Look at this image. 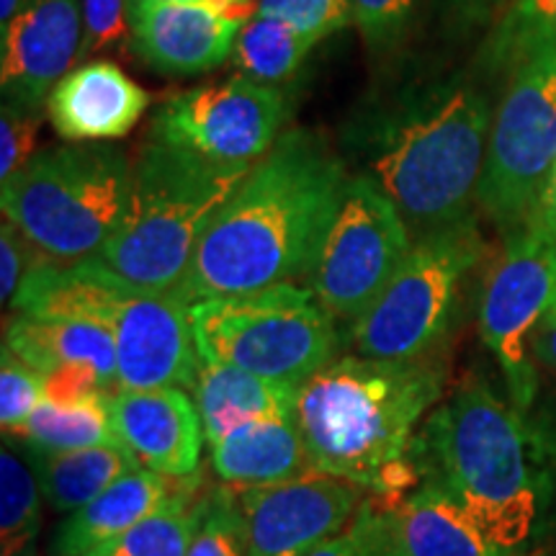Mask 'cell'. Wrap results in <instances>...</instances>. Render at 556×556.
Segmentation results:
<instances>
[{
	"label": "cell",
	"mask_w": 556,
	"mask_h": 556,
	"mask_svg": "<svg viewBox=\"0 0 556 556\" xmlns=\"http://www.w3.org/2000/svg\"><path fill=\"white\" fill-rule=\"evenodd\" d=\"M345 184L343 160L323 137L283 131L212 219L173 291L193 304L307 278Z\"/></svg>",
	"instance_id": "1"
},
{
	"label": "cell",
	"mask_w": 556,
	"mask_h": 556,
	"mask_svg": "<svg viewBox=\"0 0 556 556\" xmlns=\"http://www.w3.org/2000/svg\"><path fill=\"white\" fill-rule=\"evenodd\" d=\"M446 371L413 361L340 356L299 387L294 422L312 469L400 503L415 486V441L438 407Z\"/></svg>",
	"instance_id": "2"
},
{
	"label": "cell",
	"mask_w": 556,
	"mask_h": 556,
	"mask_svg": "<svg viewBox=\"0 0 556 556\" xmlns=\"http://www.w3.org/2000/svg\"><path fill=\"white\" fill-rule=\"evenodd\" d=\"M492 119L490 99L475 83H415L368 103L351 122L348 148L417 240L471 217Z\"/></svg>",
	"instance_id": "3"
},
{
	"label": "cell",
	"mask_w": 556,
	"mask_h": 556,
	"mask_svg": "<svg viewBox=\"0 0 556 556\" xmlns=\"http://www.w3.org/2000/svg\"><path fill=\"white\" fill-rule=\"evenodd\" d=\"M420 484L467 510L503 556H526L552 507L544 433L482 379L438 405L415 441Z\"/></svg>",
	"instance_id": "4"
},
{
	"label": "cell",
	"mask_w": 556,
	"mask_h": 556,
	"mask_svg": "<svg viewBox=\"0 0 556 556\" xmlns=\"http://www.w3.org/2000/svg\"><path fill=\"white\" fill-rule=\"evenodd\" d=\"M250 173L150 137L135 165L127 217L96 261L131 287L173 291L201 238Z\"/></svg>",
	"instance_id": "5"
},
{
	"label": "cell",
	"mask_w": 556,
	"mask_h": 556,
	"mask_svg": "<svg viewBox=\"0 0 556 556\" xmlns=\"http://www.w3.org/2000/svg\"><path fill=\"white\" fill-rule=\"evenodd\" d=\"M131 178L122 148L70 142L41 150L0 186L3 217L60 263L99 255L127 217Z\"/></svg>",
	"instance_id": "6"
},
{
	"label": "cell",
	"mask_w": 556,
	"mask_h": 556,
	"mask_svg": "<svg viewBox=\"0 0 556 556\" xmlns=\"http://www.w3.org/2000/svg\"><path fill=\"white\" fill-rule=\"evenodd\" d=\"M191 328L206 364L291 384L328 366L340 345L336 317L315 291L296 283L201 299L191 304Z\"/></svg>",
	"instance_id": "7"
},
{
	"label": "cell",
	"mask_w": 556,
	"mask_h": 556,
	"mask_svg": "<svg viewBox=\"0 0 556 556\" xmlns=\"http://www.w3.org/2000/svg\"><path fill=\"white\" fill-rule=\"evenodd\" d=\"M482 253L475 214L417 238L387 289L351 323L353 351L392 361L430 356L448 332L464 278Z\"/></svg>",
	"instance_id": "8"
},
{
	"label": "cell",
	"mask_w": 556,
	"mask_h": 556,
	"mask_svg": "<svg viewBox=\"0 0 556 556\" xmlns=\"http://www.w3.org/2000/svg\"><path fill=\"white\" fill-rule=\"evenodd\" d=\"M556 168V50L513 70L486 142L477 204L510 238L526 229Z\"/></svg>",
	"instance_id": "9"
},
{
	"label": "cell",
	"mask_w": 556,
	"mask_h": 556,
	"mask_svg": "<svg viewBox=\"0 0 556 556\" xmlns=\"http://www.w3.org/2000/svg\"><path fill=\"white\" fill-rule=\"evenodd\" d=\"M413 242L405 217L374 178L366 173L348 176L343 201L319 245L307 287L332 317L353 323L387 289Z\"/></svg>",
	"instance_id": "10"
},
{
	"label": "cell",
	"mask_w": 556,
	"mask_h": 556,
	"mask_svg": "<svg viewBox=\"0 0 556 556\" xmlns=\"http://www.w3.org/2000/svg\"><path fill=\"white\" fill-rule=\"evenodd\" d=\"M556 294V240L533 229L507 238L479 304V332L503 371L507 400L528 413L539 394V374L528 340Z\"/></svg>",
	"instance_id": "11"
},
{
	"label": "cell",
	"mask_w": 556,
	"mask_h": 556,
	"mask_svg": "<svg viewBox=\"0 0 556 556\" xmlns=\"http://www.w3.org/2000/svg\"><path fill=\"white\" fill-rule=\"evenodd\" d=\"M289 106L274 86L235 75L222 86H201L173 96L157 109L150 137L225 165H250L281 137Z\"/></svg>",
	"instance_id": "12"
},
{
	"label": "cell",
	"mask_w": 556,
	"mask_h": 556,
	"mask_svg": "<svg viewBox=\"0 0 556 556\" xmlns=\"http://www.w3.org/2000/svg\"><path fill=\"white\" fill-rule=\"evenodd\" d=\"M248 556H312L358 513L361 486L307 471L287 482L242 490Z\"/></svg>",
	"instance_id": "13"
},
{
	"label": "cell",
	"mask_w": 556,
	"mask_h": 556,
	"mask_svg": "<svg viewBox=\"0 0 556 556\" xmlns=\"http://www.w3.org/2000/svg\"><path fill=\"white\" fill-rule=\"evenodd\" d=\"M116 343V389H193L201 356L191 304L176 291L131 287L109 325Z\"/></svg>",
	"instance_id": "14"
},
{
	"label": "cell",
	"mask_w": 556,
	"mask_h": 556,
	"mask_svg": "<svg viewBox=\"0 0 556 556\" xmlns=\"http://www.w3.org/2000/svg\"><path fill=\"white\" fill-rule=\"evenodd\" d=\"M83 31V0H21L9 29L0 34L3 109L39 114L78 60Z\"/></svg>",
	"instance_id": "15"
},
{
	"label": "cell",
	"mask_w": 556,
	"mask_h": 556,
	"mask_svg": "<svg viewBox=\"0 0 556 556\" xmlns=\"http://www.w3.org/2000/svg\"><path fill=\"white\" fill-rule=\"evenodd\" d=\"M106 405L116 441L139 467L170 479L197 475L206 433L197 400L186 389H116Z\"/></svg>",
	"instance_id": "16"
},
{
	"label": "cell",
	"mask_w": 556,
	"mask_h": 556,
	"mask_svg": "<svg viewBox=\"0 0 556 556\" xmlns=\"http://www.w3.org/2000/svg\"><path fill=\"white\" fill-rule=\"evenodd\" d=\"M129 47L163 75H197L235 52L242 21L208 5L127 0Z\"/></svg>",
	"instance_id": "17"
},
{
	"label": "cell",
	"mask_w": 556,
	"mask_h": 556,
	"mask_svg": "<svg viewBox=\"0 0 556 556\" xmlns=\"http://www.w3.org/2000/svg\"><path fill=\"white\" fill-rule=\"evenodd\" d=\"M150 96L114 62H88L54 86L47 114L70 142H106L129 135Z\"/></svg>",
	"instance_id": "18"
},
{
	"label": "cell",
	"mask_w": 556,
	"mask_h": 556,
	"mask_svg": "<svg viewBox=\"0 0 556 556\" xmlns=\"http://www.w3.org/2000/svg\"><path fill=\"white\" fill-rule=\"evenodd\" d=\"M170 482V477L144 467L127 471L99 497L62 520L52 544L54 556H90L114 544L173 495Z\"/></svg>",
	"instance_id": "19"
},
{
	"label": "cell",
	"mask_w": 556,
	"mask_h": 556,
	"mask_svg": "<svg viewBox=\"0 0 556 556\" xmlns=\"http://www.w3.org/2000/svg\"><path fill=\"white\" fill-rule=\"evenodd\" d=\"M387 518L392 556H503L456 500L428 482L387 503Z\"/></svg>",
	"instance_id": "20"
},
{
	"label": "cell",
	"mask_w": 556,
	"mask_h": 556,
	"mask_svg": "<svg viewBox=\"0 0 556 556\" xmlns=\"http://www.w3.org/2000/svg\"><path fill=\"white\" fill-rule=\"evenodd\" d=\"M299 387L302 384L201 361L193 400L204 422L206 443L248 422L294 420Z\"/></svg>",
	"instance_id": "21"
},
{
	"label": "cell",
	"mask_w": 556,
	"mask_h": 556,
	"mask_svg": "<svg viewBox=\"0 0 556 556\" xmlns=\"http://www.w3.org/2000/svg\"><path fill=\"white\" fill-rule=\"evenodd\" d=\"M212 469L235 490L287 482L312 469L294 420H258L208 443Z\"/></svg>",
	"instance_id": "22"
},
{
	"label": "cell",
	"mask_w": 556,
	"mask_h": 556,
	"mask_svg": "<svg viewBox=\"0 0 556 556\" xmlns=\"http://www.w3.org/2000/svg\"><path fill=\"white\" fill-rule=\"evenodd\" d=\"M3 348L39 374L73 364L93 366L116 392V343L99 323L18 315L5 325Z\"/></svg>",
	"instance_id": "23"
},
{
	"label": "cell",
	"mask_w": 556,
	"mask_h": 556,
	"mask_svg": "<svg viewBox=\"0 0 556 556\" xmlns=\"http://www.w3.org/2000/svg\"><path fill=\"white\" fill-rule=\"evenodd\" d=\"M31 451V448H29ZM41 495L58 513H75L99 497L116 479L139 467L137 458L119 441L106 446L65 451V454H39L31 451Z\"/></svg>",
	"instance_id": "24"
},
{
	"label": "cell",
	"mask_w": 556,
	"mask_h": 556,
	"mask_svg": "<svg viewBox=\"0 0 556 556\" xmlns=\"http://www.w3.org/2000/svg\"><path fill=\"white\" fill-rule=\"evenodd\" d=\"M9 438H21L26 448L39 451V454H65V451L116 443L106 400L73 407L41 402L29 420Z\"/></svg>",
	"instance_id": "25"
},
{
	"label": "cell",
	"mask_w": 556,
	"mask_h": 556,
	"mask_svg": "<svg viewBox=\"0 0 556 556\" xmlns=\"http://www.w3.org/2000/svg\"><path fill=\"white\" fill-rule=\"evenodd\" d=\"M312 47L315 41L283 21L255 16L242 26L232 58L250 80L276 88L294 78Z\"/></svg>",
	"instance_id": "26"
},
{
	"label": "cell",
	"mask_w": 556,
	"mask_h": 556,
	"mask_svg": "<svg viewBox=\"0 0 556 556\" xmlns=\"http://www.w3.org/2000/svg\"><path fill=\"white\" fill-rule=\"evenodd\" d=\"M41 484L31 451H21L3 443L0 451V541L3 556H18L26 552L39 533L41 523Z\"/></svg>",
	"instance_id": "27"
},
{
	"label": "cell",
	"mask_w": 556,
	"mask_h": 556,
	"mask_svg": "<svg viewBox=\"0 0 556 556\" xmlns=\"http://www.w3.org/2000/svg\"><path fill=\"white\" fill-rule=\"evenodd\" d=\"M204 497L193 500V490H180L165 500L152 516L90 556H186L197 533Z\"/></svg>",
	"instance_id": "28"
},
{
	"label": "cell",
	"mask_w": 556,
	"mask_h": 556,
	"mask_svg": "<svg viewBox=\"0 0 556 556\" xmlns=\"http://www.w3.org/2000/svg\"><path fill=\"white\" fill-rule=\"evenodd\" d=\"M544 50H556V0H513L486 41L484 65L516 70Z\"/></svg>",
	"instance_id": "29"
},
{
	"label": "cell",
	"mask_w": 556,
	"mask_h": 556,
	"mask_svg": "<svg viewBox=\"0 0 556 556\" xmlns=\"http://www.w3.org/2000/svg\"><path fill=\"white\" fill-rule=\"evenodd\" d=\"M186 556H248L245 516L238 495L225 490L208 492Z\"/></svg>",
	"instance_id": "30"
},
{
	"label": "cell",
	"mask_w": 556,
	"mask_h": 556,
	"mask_svg": "<svg viewBox=\"0 0 556 556\" xmlns=\"http://www.w3.org/2000/svg\"><path fill=\"white\" fill-rule=\"evenodd\" d=\"M348 5L361 37L379 54L402 47L420 11V0H348Z\"/></svg>",
	"instance_id": "31"
},
{
	"label": "cell",
	"mask_w": 556,
	"mask_h": 556,
	"mask_svg": "<svg viewBox=\"0 0 556 556\" xmlns=\"http://www.w3.org/2000/svg\"><path fill=\"white\" fill-rule=\"evenodd\" d=\"M255 16L283 21L315 45L353 24L348 0H258Z\"/></svg>",
	"instance_id": "32"
},
{
	"label": "cell",
	"mask_w": 556,
	"mask_h": 556,
	"mask_svg": "<svg viewBox=\"0 0 556 556\" xmlns=\"http://www.w3.org/2000/svg\"><path fill=\"white\" fill-rule=\"evenodd\" d=\"M312 556H392L384 500L377 495L364 497L351 523Z\"/></svg>",
	"instance_id": "33"
},
{
	"label": "cell",
	"mask_w": 556,
	"mask_h": 556,
	"mask_svg": "<svg viewBox=\"0 0 556 556\" xmlns=\"http://www.w3.org/2000/svg\"><path fill=\"white\" fill-rule=\"evenodd\" d=\"M41 402H45L41 374L3 348V358H0V428H3L5 438L16 433Z\"/></svg>",
	"instance_id": "34"
},
{
	"label": "cell",
	"mask_w": 556,
	"mask_h": 556,
	"mask_svg": "<svg viewBox=\"0 0 556 556\" xmlns=\"http://www.w3.org/2000/svg\"><path fill=\"white\" fill-rule=\"evenodd\" d=\"M83 45L78 60H88L93 52L119 47L124 39L129 41L127 24V0H83Z\"/></svg>",
	"instance_id": "35"
},
{
	"label": "cell",
	"mask_w": 556,
	"mask_h": 556,
	"mask_svg": "<svg viewBox=\"0 0 556 556\" xmlns=\"http://www.w3.org/2000/svg\"><path fill=\"white\" fill-rule=\"evenodd\" d=\"M41 379H45V402L62 407L86 405V402L106 400L109 394H114L101 379V374L86 364L60 366L54 371L41 374Z\"/></svg>",
	"instance_id": "36"
},
{
	"label": "cell",
	"mask_w": 556,
	"mask_h": 556,
	"mask_svg": "<svg viewBox=\"0 0 556 556\" xmlns=\"http://www.w3.org/2000/svg\"><path fill=\"white\" fill-rule=\"evenodd\" d=\"M39 258L41 253L26 240V235L11 219L3 217V229H0V299H3L5 307H11L26 274Z\"/></svg>",
	"instance_id": "37"
},
{
	"label": "cell",
	"mask_w": 556,
	"mask_h": 556,
	"mask_svg": "<svg viewBox=\"0 0 556 556\" xmlns=\"http://www.w3.org/2000/svg\"><path fill=\"white\" fill-rule=\"evenodd\" d=\"M37 135L39 114H16V111L3 109L0 114V184L34 157Z\"/></svg>",
	"instance_id": "38"
},
{
	"label": "cell",
	"mask_w": 556,
	"mask_h": 556,
	"mask_svg": "<svg viewBox=\"0 0 556 556\" xmlns=\"http://www.w3.org/2000/svg\"><path fill=\"white\" fill-rule=\"evenodd\" d=\"M528 229L544 235L548 240H556V176H552L548 186L541 193L539 204L533 206L531 217H528Z\"/></svg>",
	"instance_id": "39"
},
{
	"label": "cell",
	"mask_w": 556,
	"mask_h": 556,
	"mask_svg": "<svg viewBox=\"0 0 556 556\" xmlns=\"http://www.w3.org/2000/svg\"><path fill=\"white\" fill-rule=\"evenodd\" d=\"M531 353L533 358L556 371V319H541L531 338Z\"/></svg>",
	"instance_id": "40"
},
{
	"label": "cell",
	"mask_w": 556,
	"mask_h": 556,
	"mask_svg": "<svg viewBox=\"0 0 556 556\" xmlns=\"http://www.w3.org/2000/svg\"><path fill=\"white\" fill-rule=\"evenodd\" d=\"M163 3H189V5H208V9H217L227 16L242 21L248 24L250 18H255L258 13V5L253 0H163Z\"/></svg>",
	"instance_id": "41"
},
{
	"label": "cell",
	"mask_w": 556,
	"mask_h": 556,
	"mask_svg": "<svg viewBox=\"0 0 556 556\" xmlns=\"http://www.w3.org/2000/svg\"><path fill=\"white\" fill-rule=\"evenodd\" d=\"M21 0H0V34L9 29V24L16 16Z\"/></svg>",
	"instance_id": "42"
},
{
	"label": "cell",
	"mask_w": 556,
	"mask_h": 556,
	"mask_svg": "<svg viewBox=\"0 0 556 556\" xmlns=\"http://www.w3.org/2000/svg\"><path fill=\"white\" fill-rule=\"evenodd\" d=\"M456 5H462V9H484L490 0H454Z\"/></svg>",
	"instance_id": "43"
},
{
	"label": "cell",
	"mask_w": 556,
	"mask_h": 556,
	"mask_svg": "<svg viewBox=\"0 0 556 556\" xmlns=\"http://www.w3.org/2000/svg\"><path fill=\"white\" fill-rule=\"evenodd\" d=\"M544 319H556V294H554V299H552V307H548Z\"/></svg>",
	"instance_id": "44"
},
{
	"label": "cell",
	"mask_w": 556,
	"mask_h": 556,
	"mask_svg": "<svg viewBox=\"0 0 556 556\" xmlns=\"http://www.w3.org/2000/svg\"><path fill=\"white\" fill-rule=\"evenodd\" d=\"M554 176H556V168H554Z\"/></svg>",
	"instance_id": "45"
}]
</instances>
